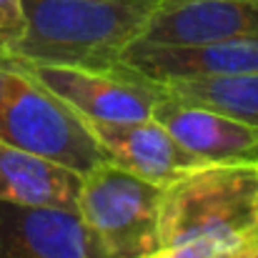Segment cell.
Returning a JSON list of instances; mask_svg holds the SVG:
<instances>
[{
    "instance_id": "1",
    "label": "cell",
    "mask_w": 258,
    "mask_h": 258,
    "mask_svg": "<svg viewBox=\"0 0 258 258\" xmlns=\"http://www.w3.org/2000/svg\"><path fill=\"white\" fill-rule=\"evenodd\" d=\"M158 0H23L25 33L5 53L35 63L115 68Z\"/></svg>"
},
{
    "instance_id": "3",
    "label": "cell",
    "mask_w": 258,
    "mask_h": 258,
    "mask_svg": "<svg viewBox=\"0 0 258 258\" xmlns=\"http://www.w3.org/2000/svg\"><path fill=\"white\" fill-rule=\"evenodd\" d=\"M0 143L81 175L108 161L86 120L5 53H0Z\"/></svg>"
},
{
    "instance_id": "6",
    "label": "cell",
    "mask_w": 258,
    "mask_h": 258,
    "mask_svg": "<svg viewBox=\"0 0 258 258\" xmlns=\"http://www.w3.org/2000/svg\"><path fill=\"white\" fill-rule=\"evenodd\" d=\"M0 258H108L78 211L0 201Z\"/></svg>"
},
{
    "instance_id": "11",
    "label": "cell",
    "mask_w": 258,
    "mask_h": 258,
    "mask_svg": "<svg viewBox=\"0 0 258 258\" xmlns=\"http://www.w3.org/2000/svg\"><path fill=\"white\" fill-rule=\"evenodd\" d=\"M83 175L38 153L0 143V201L78 211Z\"/></svg>"
},
{
    "instance_id": "12",
    "label": "cell",
    "mask_w": 258,
    "mask_h": 258,
    "mask_svg": "<svg viewBox=\"0 0 258 258\" xmlns=\"http://www.w3.org/2000/svg\"><path fill=\"white\" fill-rule=\"evenodd\" d=\"M163 90L190 103L208 105L226 115H233L258 128V73L221 76V78H196V81H171Z\"/></svg>"
},
{
    "instance_id": "2",
    "label": "cell",
    "mask_w": 258,
    "mask_h": 258,
    "mask_svg": "<svg viewBox=\"0 0 258 258\" xmlns=\"http://www.w3.org/2000/svg\"><path fill=\"white\" fill-rule=\"evenodd\" d=\"M158 233L161 251L258 238V163H206L175 178L161 196Z\"/></svg>"
},
{
    "instance_id": "5",
    "label": "cell",
    "mask_w": 258,
    "mask_h": 258,
    "mask_svg": "<svg viewBox=\"0 0 258 258\" xmlns=\"http://www.w3.org/2000/svg\"><path fill=\"white\" fill-rule=\"evenodd\" d=\"M15 58V55H10ZM35 81H40L78 115L95 120H146L153 118L156 103L163 98V86L128 71L115 68H88V66H60L35 63L15 58Z\"/></svg>"
},
{
    "instance_id": "7",
    "label": "cell",
    "mask_w": 258,
    "mask_h": 258,
    "mask_svg": "<svg viewBox=\"0 0 258 258\" xmlns=\"http://www.w3.org/2000/svg\"><path fill=\"white\" fill-rule=\"evenodd\" d=\"M118 66L161 86L171 81L258 73V33L203 45H146L133 40L118 55Z\"/></svg>"
},
{
    "instance_id": "14",
    "label": "cell",
    "mask_w": 258,
    "mask_h": 258,
    "mask_svg": "<svg viewBox=\"0 0 258 258\" xmlns=\"http://www.w3.org/2000/svg\"><path fill=\"white\" fill-rule=\"evenodd\" d=\"M25 33L23 0H0V53H8Z\"/></svg>"
},
{
    "instance_id": "9",
    "label": "cell",
    "mask_w": 258,
    "mask_h": 258,
    "mask_svg": "<svg viewBox=\"0 0 258 258\" xmlns=\"http://www.w3.org/2000/svg\"><path fill=\"white\" fill-rule=\"evenodd\" d=\"M258 33L253 0H158L138 33L146 45H203Z\"/></svg>"
},
{
    "instance_id": "8",
    "label": "cell",
    "mask_w": 258,
    "mask_h": 258,
    "mask_svg": "<svg viewBox=\"0 0 258 258\" xmlns=\"http://www.w3.org/2000/svg\"><path fill=\"white\" fill-rule=\"evenodd\" d=\"M83 118V115H81ZM108 161L136 173L161 188L175 178L206 166L203 158L185 151L153 118L146 120H95L83 118Z\"/></svg>"
},
{
    "instance_id": "13",
    "label": "cell",
    "mask_w": 258,
    "mask_h": 258,
    "mask_svg": "<svg viewBox=\"0 0 258 258\" xmlns=\"http://www.w3.org/2000/svg\"><path fill=\"white\" fill-rule=\"evenodd\" d=\"M148 258H258V238H251L238 246H218V243H188L178 248H163Z\"/></svg>"
},
{
    "instance_id": "4",
    "label": "cell",
    "mask_w": 258,
    "mask_h": 258,
    "mask_svg": "<svg viewBox=\"0 0 258 258\" xmlns=\"http://www.w3.org/2000/svg\"><path fill=\"white\" fill-rule=\"evenodd\" d=\"M161 185L103 161L83 173L78 213L108 258H148L161 251Z\"/></svg>"
},
{
    "instance_id": "10",
    "label": "cell",
    "mask_w": 258,
    "mask_h": 258,
    "mask_svg": "<svg viewBox=\"0 0 258 258\" xmlns=\"http://www.w3.org/2000/svg\"><path fill=\"white\" fill-rule=\"evenodd\" d=\"M153 120L206 163H258V128L233 115L163 93Z\"/></svg>"
},
{
    "instance_id": "15",
    "label": "cell",
    "mask_w": 258,
    "mask_h": 258,
    "mask_svg": "<svg viewBox=\"0 0 258 258\" xmlns=\"http://www.w3.org/2000/svg\"><path fill=\"white\" fill-rule=\"evenodd\" d=\"M253 3H258V0H253Z\"/></svg>"
}]
</instances>
